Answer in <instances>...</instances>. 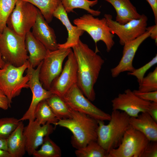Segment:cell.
<instances>
[{
    "label": "cell",
    "mask_w": 157,
    "mask_h": 157,
    "mask_svg": "<svg viewBox=\"0 0 157 157\" xmlns=\"http://www.w3.org/2000/svg\"><path fill=\"white\" fill-rule=\"evenodd\" d=\"M72 48L77 65V84L84 96L93 101L96 98L94 86L104 61L80 40Z\"/></svg>",
    "instance_id": "6da1fadb"
},
{
    "label": "cell",
    "mask_w": 157,
    "mask_h": 157,
    "mask_svg": "<svg viewBox=\"0 0 157 157\" xmlns=\"http://www.w3.org/2000/svg\"><path fill=\"white\" fill-rule=\"evenodd\" d=\"M72 117L60 119L53 125L69 129L72 134L71 144L76 149L85 146L97 140L98 120L85 114L70 109Z\"/></svg>",
    "instance_id": "7a4b0ae2"
},
{
    "label": "cell",
    "mask_w": 157,
    "mask_h": 157,
    "mask_svg": "<svg viewBox=\"0 0 157 157\" xmlns=\"http://www.w3.org/2000/svg\"><path fill=\"white\" fill-rule=\"evenodd\" d=\"M108 124L98 120L97 142L108 152L117 148L120 144L124 135L130 127V117L119 110H113Z\"/></svg>",
    "instance_id": "3957f363"
},
{
    "label": "cell",
    "mask_w": 157,
    "mask_h": 157,
    "mask_svg": "<svg viewBox=\"0 0 157 157\" xmlns=\"http://www.w3.org/2000/svg\"><path fill=\"white\" fill-rule=\"evenodd\" d=\"M0 51L3 61L18 67L28 61L25 36L19 35L7 26L0 33Z\"/></svg>",
    "instance_id": "277c9868"
},
{
    "label": "cell",
    "mask_w": 157,
    "mask_h": 157,
    "mask_svg": "<svg viewBox=\"0 0 157 157\" xmlns=\"http://www.w3.org/2000/svg\"><path fill=\"white\" fill-rule=\"evenodd\" d=\"M29 65L28 61L18 67L5 63L3 68H0V90L10 104L13 99L20 95L23 88H29L27 83L29 76L27 74L23 75Z\"/></svg>",
    "instance_id": "5b68a950"
},
{
    "label": "cell",
    "mask_w": 157,
    "mask_h": 157,
    "mask_svg": "<svg viewBox=\"0 0 157 157\" xmlns=\"http://www.w3.org/2000/svg\"><path fill=\"white\" fill-rule=\"evenodd\" d=\"M73 23L79 28L86 32L96 44L101 41L105 44L107 52L111 50L115 44L114 34L111 32L105 17L100 19L89 13L85 14L74 19Z\"/></svg>",
    "instance_id": "8992f818"
},
{
    "label": "cell",
    "mask_w": 157,
    "mask_h": 157,
    "mask_svg": "<svg viewBox=\"0 0 157 157\" xmlns=\"http://www.w3.org/2000/svg\"><path fill=\"white\" fill-rule=\"evenodd\" d=\"M38 10L28 2L18 0L7 19V26L17 35L25 36L35 23Z\"/></svg>",
    "instance_id": "52a82bcc"
},
{
    "label": "cell",
    "mask_w": 157,
    "mask_h": 157,
    "mask_svg": "<svg viewBox=\"0 0 157 157\" xmlns=\"http://www.w3.org/2000/svg\"><path fill=\"white\" fill-rule=\"evenodd\" d=\"M71 48L47 49L42 61L39 74L40 81L43 88L49 90L53 81L62 70L63 62L72 50Z\"/></svg>",
    "instance_id": "ba28073f"
},
{
    "label": "cell",
    "mask_w": 157,
    "mask_h": 157,
    "mask_svg": "<svg viewBox=\"0 0 157 157\" xmlns=\"http://www.w3.org/2000/svg\"><path fill=\"white\" fill-rule=\"evenodd\" d=\"M150 141L142 133L130 126L120 145L110 150L107 157H141Z\"/></svg>",
    "instance_id": "9c48e42d"
},
{
    "label": "cell",
    "mask_w": 157,
    "mask_h": 157,
    "mask_svg": "<svg viewBox=\"0 0 157 157\" xmlns=\"http://www.w3.org/2000/svg\"><path fill=\"white\" fill-rule=\"evenodd\" d=\"M69 108L87 115L97 120L109 121L111 115L93 104L83 94L77 84H75L62 98Z\"/></svg>",
    "instance_id": "30bf717a"
},
{
    "label": "cell",
    "mask_w": 157,
    "mask_h": 157,
    "mask_svg": "<svg viewBox=\"0 0 157 157\" xmlns=\"http://www.w3.org/2000/svg\"><path fill=\"white\" fill-rule=\"evenodd\" d=\"M104 17L106 19L111 32L118 36L119 43L122 45L135 39L146 31L148 18L144 14L141 15L140 18L124 24L114 20L112 16L109 14H105Z\"/></svg>",
    "instance_id": "8fae6325"
},
{
    "label": "cell",
    "mask_w": 157,
    "mask_h": 157,
    "mask_svg": "<svg viewBox=\"0 0 157 157\" xmlns=\"http://www.w3.org/2000/svg\"><path fill=\"white\" fill-rule=\"evenodd\" d=\"M42 62L36 69L33 67L29 63L26 70V74L29 76V79L27 84L32 91V98L28 109L22 117L19 119V121L34 120L35 111L40 101L47 99L52 94L50 91L43 88L39 79V74Z\"/></svg>",
    "instance_id": "7c38bea8"
},
{
    "label": "cell",
    "mask_w": 157,
    "mask_h": 157,
    "mask_svg": "<svg viewBox=\"0 0 157 157\" xmlns=\"http://www.w3.org/2000/svg\"><path fill=\"white\" fill-rule=\"evenodd\" d=\"M67 58L60 74L53 81L49 90L62 98L77 81V63L72 50Z\"/></svg>",
    "instance_id": "4fadbf2b"
},
{
    "label": "cell",
    "mask_w": 157,
    "mask_h": 157,
    "mask_svg": "<svg viewBox=\"0 0 157 157\" xmlns=\"http://www.w3.org/2000/svg\"><path fill=\"white\" fill-rule=\"evenodd\" d=\"M113 110H120L130 117H137L140 113L147 112L151 102L143 100L130 89L119 93L111 101Z\"/></svg>",
    "instance_id": "5bb4252c"
},
{
    "label": "cell",
    "mask_w": 157,
    "mask_h": 157,
    "mask_svg": "<svg viewBox=\"0 0 157 157\" xmlns=\"http://www.w3.org/2000/svg\"><path fill=\"white\" fill-rule=\"evenodd\" d=\"M51 124L47 123L41 125L37 120L29 121L23 130L26 141V151L29 155L33 153L42 144L44 137L52 133L54 129Z\"/></svg>",
    "instance_id": "9a60e30c"
},
{
    "label": "cell",
    "mask_w": 157,
    "mask_h": 157,
    "mask_svg": "<svg viewBox=\"0 0 157 157\" xmlns=\"http://www.w3.org/2000/svg\"><path fill=\"white\" fill-rule=\"evenodd\" d=\"M150 31L146 30L139 37L123 45L122 56L119 63L111 69L112 77H116L122 72H131L135 69L133 66V63L136 53L140 44L150 37Z\"/></svg>",
    "instance_id": "2e32d148"
},
{
    "label": "cell",
    "mask_w": 157,
    "mask_h": 157,
    "mask_svg": "<svg viewBox=\"0 0 157 157\" xmlns=\"http://www.w3.org/2000/svg\"><path fill=\"white\" fill-rule=\"evenodd\" d=\"M48 23L38 9L36 20L31 32L47 49L55 50L58 49V44L54 31Z\"/></svg>",
    "instance_id": "e0dca14e"
},
{
    "label": "cell",
    "mask_w": 157,
    "mask_h": 157,
    "mask_svg": "<svg viewBox=\"0 0 157 157\" xmlns=\"http://www.w3.org/2000/svg\"><path fill=\"white\" fill-rule=\"evenodd\" d=\"M53 16L61 22L66 28L68 33L66 41L63 44H58V49L71 48L77 45L80 37L83 35L85 31L76 26L72 25L62 3L54 11Z\"/></svg>",
    "instance_id": "ac0fdd59"
},
{
    "label": "cell",
    "mask_w": 157,
    "mask_h": 157,
    "mask_svg": "<svg viewBox=\"0 0 157 157\" xmlns=\"http://www.w3.org/2000/svg\"><path fill=\"white\" fill-rule=\"evenodd\" d=\"M130 126L143 134L151 141H157V122L147 112L136 117H130Z\"/></svg>",
    "instance_id": "d6986e66"
},
{
    "label": "cell",
    "mask_w": 157,
    "mask_h": 157,
    "mask_svg": "<svg viewBox=\"0 0 157 157\" xmlns=\"http://www.w3.org/2000/svg\"><path fill=\"white\" fill-rule=\"evenodd\" d=\"M25 44L26 50L29 54L28 61L32 67L35 68L43 60L47 49L34 36L31 31L25 36Z\"/></svg>",
    "instance_id": "ffe728a7"
},
{
    "label": "cell",
    "mask_w": 157,
    "mask_h": 157,
    "mask_svg": "<svg viewBox=\"0 0 157 157\" xmlns=\"http://www.w3.org/2000/svg\"><path fill=\"white\" fill-rule=\"evenodd\" d=\"M24 127L23 121H20L7 139L8 151L11 157H22L26 152V141L23 133Z\"/></svg>",
    "instance_id": "44dd1931"
},
{
    "label": "cell",
    "mask_w": 157,
    "mask_h": 157,
    "mask_svg": "<svg viewBox=\"0 0 157 157\" xmlns=\"http://www.w3.org/2000/svg\"><path fill=\"white\" fill-rule=\"evenodd\" d=\"M46 100L52 112L59 120L72 117L70 109L62 98L52 94Z\"/></svg>",
    "instance_id": "7402d4cb"
},
{
    "label": "cell",
    "mask_w": 157,
    "mask_h": 157,
    "mask_svg": "<svg viewBox=\"0 0 157 157\" xmlns=\"http://www.w3.org/2000/svg\"><path fill=\"white\" fill-rule=\"evenodd\" d=\"M98 0H62L61 3L67 13L74 11L75 8L85 10L88 13L94 16L99 15L101 12L99 10H95L90 8L97 4Z\"/></svg>",
    "instance_id": "603a6c76"
},
{
    "label": "cell",
    "mask_w": 157,
    "mask_h": 157,
    "mask_svg": "<svg viewBox=\"0 0 157 157\" xmlns=\"http://www.w3.org/2000/svg\"><path fill=\"white\" fill-rule=\"evenodd\" d=\"M37 8L49 23L52 21L54 11L61 3L62 0H23Z\"/></svg>",
    "instance_id": "cb8c5ba5"
},
{
    "label": "cell",
    "mask_w": 157,
    "mask_h": 157,
    "mask_svg": "<svg viewBox=\"0 0 157 157\" xmlns=\"http://www.w3.org/2000/svg\"><path fill=\"white\" fill-rule=\"evenodd\" d=\"M34 116L35 119L41 125L47 123L53 125L59 120L46 99L41 101L38 105L35 110Z\"/></svg>",
    "instance_id": "d4e9b609"
},
{
    "label": "cell",
    "mask_w": 157,
    "mask_h": 157,
    "mask_svg": "<svg viewBox=\"0 0 157 157\" xmlns=\"http://www.w3.org/2000/svg\"><path fill=\"white\" fill-rule=\"evenodd\" d=\"M61 154L60 147L48 135L44 137L40 148L32 155L34 157H60Z\"/></svg>",
    "instance_id": "484cf974"
},
{
    "label": "cell",
    "mask_w": 157,
    "mask_h": 157,
    "mask_svg": "<svg viewBox=\"0 0 157 157\" xmlns=\"http://www.w3.org/2000/svg\"><path fill=\"white\" fill-rule=\"evenodd\" d=\"M77 157H107L108 153L96 141H92L85 146L76 149Z\"/></svg>",
    "instance_id": "4316f807"
},
{
    "label": "cell",
    "mask_w": 157,
    "mask_h": 157,
    "mask_svg": "<svg viewBox=\"0 0 157 157\" xmlns=\"http://www.w3.org/2000/svg\"><path fill=\"white\" fill-rule=\"evenodd\" d=\"M116 16L115 21L120 24H124L132 20L140 18L136 8L131 3L115 10Z\"/></svg>",
    "instance_id": "83f0119b"
},
{
    "label": "cell",
    "mask_w": 157,
    "mask_h": 157,
    "mask_svg": "<svg viewBox=\"0 0 157 157\" xmlns=\"http://www.w3.org/2000/svg\"><path fill=\"white\" fill-rule=\"evenodd\" d=\"M18 0H0V33L7 26L8 18Z\"/></svg>",
    "instance_id": "f1b7e54d"
},
{
    "label": "cell",
    "mask_w": 157,
    "mask_h": 157,
    "mask_svg": "<svg viewBox=\"0 0 157 157\" xmlns=\"http://www.w3.org/2000/svg\"><path fill=\"white\" fill-rule=\"evenodd\" d=\"M19 122V119L14 117L0 118V138L7 139Z\"/></svg>",
    "instance_id": "f546056e"
},
{
    "label": "cell",
    "mask_w": 157,
    "mask_h": 157,
    "mask_svg": "<svg viewBox=\"0 0 157 157\" xmlns=\"http://www.w3.org/2000/svg\"><path fill=\"white\" fill-rule=\"evenodd\" d=\"M138 91L148 92L157 91V67L144 77L139 85Z\"/></svg>",
    "instance_id": "4dcf8cb0"
},
{
    "label": "cell",
    "mask_w": 157,
    "mask_h": 157,
    "mask_svg": "<svg viewBox=\"0 0 157 157\" xmlns=\"http://www.w3.org/2000/svg\"><path fill=\"white\" fill-rule=\"evenodd\" d=\"M157 63V55L154 57L149 62L142 67L135 69L133 71L129 72V75L135 76L137 79L139 85L141 83L142 80L146 72L152 66Z\"/></svg>",
    "instance_id": "1f68e13d"
},
{
    "label": "cell",
    "mask_w": 157,
    "mask_h": 157,
    "mask_svg": "<svg viewBox=\"0 0 157 157\" xmlns=\"http://www.w3.org/2000/svg\"><path fill=\"white\" fill-rule=\"evenodd\" d=\"M138 97L144 101L157 102V91L148 92H140L137 90L133 91Z\"/></svg>",
    "instance_id": "d6a6232c"
},
{
    "label": "cell",
    "mask_w": 157,
    "mask_h": 157,
    "mask_svg": "<svg viewBox=\"0 0 157 157\" xmlns=\"http://www.w3.org/2000/svg\"><path fill=\"white\" fill-rule=\"evenodd\" d=\"M157 141H150L145 148L141 157H157Z\"/></svg>",
    "instance_id": "836d02e7"
},
{
    "label": "cell",
    "mask_w": 157,
    "mask_h": 157,
    "mask_svg": "<svg viewBox=\"0 0 157 157\" xmlns=\"http://www.w3.org/2000/svg\"><path fill=\"white\" fill-rule=\"evenodd\" d=\"M110 3L114 8L115 10L123 6L131 3L130 0H105Z\"/></svg>",
    "instance_id": "e575fe53"
},
{
    "label": "cell",
    "mask_w": 157,
    "mask_h": 157,
    "mask_svg": "<svg viewBox=\"0 0 157 157\" xmlns=\"http://www.w3.org/2000/svg\"><path fill=\"white\" fill-rule=\"evenodd\" d=\"M11 106V104L6 96L0 90V108L6 110Z\"/></svg>",
    "instance_id": "d590c367"
},
{
    "label": "cell",
    "mask_w": 157,
    "mask_h": 157,
    "mask_svg": "<svg viewBox=\"0 0 157 157\" xmlns=\"http://www.w3.org/2000/svg\"><path fill=\"white\" fill-rule=\"evenodd\" d=\"M147 112L157 122V102H151Z\"/></svg>",
    "instance_id": "8d00e7d4"
},
{
    "label": "cell",
    "mask_w": 157,
    "mask_h": 157,
    "mask_svg": "<svg viewBox=\"0 0 157 157\" xmlns=\"http://www.w3.org/2000/svg\"><path fill=\"white\" fill-rule=\"evenodd\" d=\"M146 30L149 31L150 32V37L151 38L155 41L157 43V24L155 25L147 27Z\"/></svg>",
    "instance_id": "74e56055"
},
{
    "label": "cell",
    "mask_w": 157,
    "mask_h": 157,
    "mask_svg": "<svg viewBox=\"0 0 157 157\" xmlns=\"http://www.w3.org/2000/svg\"><path fill=\"white\" fill-rule=\"evenodd\" d=\"M152 10L155 17V24H157V0H146Z\"/></svg>",
    "instance_id": "f35d334b"
},
{
    "label": "cell",
    "mask_w": 157,
    "mask_h": 157,
    "mask_svg": "<svg viewBox=\"0 0 157 157\" xmlns=\"http://www.w3.org/2000/svg\"><path fill=\"white\" fill-rule=\"evenodd\" d=\"M0 149L8 151L7 139L0 138Z\"/></svg>",
    "instance_id": "ab89813d"
},
{
    "label": "cell",
    "mask_w": 157,
    "mask_h": 157,
    "mask_svg": "<svg viewBox=\"0 0 157 157\" xmlns=\"http://www.w3.org/2000/svg\"><path fill=\"white\" fill-rule=\"evenodd\" d=\"M0 157H11L7 151L0 149Z\"/></svg>",
    "instance_id": "60d3db41"
},
{
    "label": "cell",
    "mask_w": 157,
    "mask_h": 157,
    "mask_svg": "<svg viewBox=\"0 0 157 157\" xmlns=\"http://www.w3.org/2000/svg\"><path fill=\"white\" fill-rule=\"evenodd\" d=\"M5 63V62L3 60L0 51V68H1L4 66Z\"/></svg>",
    "instance_id": "b9f144b4"
}]
</instances>
